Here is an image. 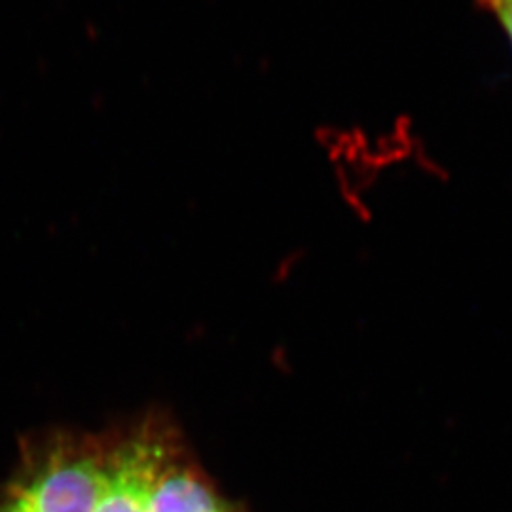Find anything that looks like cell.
<instances>
[{"label":"cell","instance_id":"cell-1","mask_svg":"<svg viewBox=\"0 0 512 512\" xmlns=\"http://www.w3.org/2000/svg\"><path fill=\"white\" fill-rule=\"evenodd\" d=\"M103 444L57 437L25 459L0 495V512H95Z\"/></svg>","mask_w":512,"mask_h":512},{"label":"cell","instance_id":"cell-2","mask_svg":"<svg viewBox=\"0 0 512 512\" xmlns=\"http://www.w3.org/2000/svg\"><path fill=\"white\" fill-rule=\"evenodd\" d=\"M145 509L147 512H234L162 433L158 435L148 475Z\"/></svg>","mask_w":512,"mask_h":512},{"label":"cell","instance_id":"cell-3","mask_svg":"<svg viewBox=\"0 0 512 512\" xmlns=\"http://www.w3.org/2000/svg\"><path fill=\"white\" fill-rule=\"evenodd\" d=\"M158 435L156 429H139L118 442L103 444L95 512H147L145 495Z\"/></svg>","mask_w":512,"mask_h":512},{"label":"cell","instance_id":"cell-4","mask_svg":"<svg viewBox=\"0 0 512 512\" xmlns=\"http://www.w3.org/2000/svg\"><path fill=\"white\" fill-rule=\"evenodd\" d=\"M476 10L494 21L512 52V0H473Z\"/></svg>","mask_w":512,"mask_h":512}]
</instances>
